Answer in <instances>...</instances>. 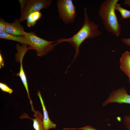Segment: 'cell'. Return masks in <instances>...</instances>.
Returning <instances> with one entry per match:
<instances>
[{
	"instance_id": "cell-15",
	"label": "cell",
	"mask_w": 130,
	"mask_h": 130,
	"mask_svg": "<svg viewBox=\"0 0 130 130\" xmlns=\"http://www.w3.org/2000/svg\"><path fill=\"white\" fill-rule=\"evenodd\" d=\"M0 88L3 91L7 92L10 94H11L13 92V90L12 89L5 84L2 83H0Z\"/></svg>"
},
{
	"instance_id": "cell-21",
	"label": "cell",
	"mask_w": 130,
	"mask_h": 130,
	"mask_svg": "<svg viewBox=\"0 0 130 130\" xmlns=\"http://www.w3.org/2000/svg\"><path fill=\"white\" fill-rule=\"evenodd\" d=\"M128 77H129V81L130 82V75H129L128 76Z\"/></svg>"
},
{
	"instance_id": "cell-14",
	"label": "cell",
	"mask_w": 130,
	"mask_h": 130,
	"mask_svg": "<svg viewBox=\"0 0 130 130\" xmlns=\"http://www.w3.org/2000/svg\"><path fill=\"white\" fill-rule=\"evenodd\" d=\"M115 10L118 11L120 13L122 19H126L130 18V11L122 7L120 4L117 3L115 7Z\"/></svg>"
},
{
	"instance_id": "cell-5",
	"label": "cell",
	"mask_w": 130,
	"mask_h": 130,
	"mask_svg": "<svg viewBox=\"0 0 130 130\" xmlns=\"http://www.w3.org/2000/svg\"><path fill=\"white\" fill-rule=\"evenodd\" d=\"M52 3L51 0H25L24 6L20 10L19 21L20 23L26 20L31 13L49 8Z\"/></svg>"
},
{
	"instance_id": "cell-1",
	"label": "cell",
	"mask_w": 130,
	"mask_h": 130,
	"mask_svg": "<svg viewBox=\"0 0 130 130\" xmlns=\"http://www.w3.org/2000/svg\"><path fill=\"white\" fill-rule=\"evenodd\" d=\"M84 10V23L82 27L78 32L69 38H60L57 40V45L62 42H67L71 44L75 50L74 58L68 68L78 55L79 47L84 41L87 38H93L98 36L101 33V32L98 29V25L95 24L89 19L87 14L86 8Z\"/></svg>"
},
{
	"instance_id": "cell-7",
	"label": "cell",
	"mask_w": 130,
	"mask_h": 130,
	"mask_svg": "<svg viewBox=\"0 0 130 130\" xmlns=\"http://www.w3.org/2000/svg\"><path fill=\"white\" fill-rule=\"evenodd\" d=\"M20 23L17 19L11 23L6 21V32L14 36H25L27 32L25 31L23 26Z\"/></svg>"
},
{
	"instance_id": "cell-10",
	"label": "cell",
	"mask_w": 130,
	"mask_h": 130,
	"mask_svg": "<svg viewBox=\"0 0 130 130\" xmlns=\"http://www.w3.org/2000/svg\"><path fill=\"white\" fill-rule=\"evenodd\" d=\"M120 67L121 70L128 76L130 75V52L126 51L120 58Z\"/></svg>"
},
{
	"instance_id": "cell-19",
	"label": "cell",
	"mask_w": 130,
	"mask_h": 130,
	"mask_svg": "<svg viewBox=\"0 0 130 130\" xmlns=\"http://www.w3.org/2000/svg\"><path fill=\"white\" fill-rule=\"evenodd\" d=\"M4 65V62L1 53H0V68L3 67Z\"/></svg>"
},
{
	"instance_id": "cell-4",
	"label": "cell",
	"mask_w": 130,
	"mask_h": 130,
	"mask_svg": "<svg viewBox=\"0 0 130 130\" xmlns=\"http://www.w3.org/2000/svg\"><path fill=\"white\" fill-rule=\"evenodd\" d=\"M56 3L59 17L64 23H73L77 16L76 7L73 1L58 0Z\"/></svg>"
},
{
	"instance_id": "cell-2",
	"label": "cell",
	"mask_w": 130,
	"mask_h": 130,
	"mask_svg": "<svg viewBox=\"0 0 130 130\" xmlns=\"http://www.w3.org/2000/svg\"><path fill=\"white\" fill-rule=\"evenodd\" d=\"M119 0H105L102 3L98 13L106 30L117 37L121 32V26L119 23L115 7Z\"/></svg>"
},
{
	"instance_id": "cell-8",
	"label": "cell",
	"mask_w": 130,
	"mask_h": 130,
	"mask_svg": "<svg viewBox=\"0 0 130 130\" xmlns=\"http://www.w3.org/2000/svg\"><path fill=\"white\" fill-rule=\"evenodd\" d=\"M25 54L24 53L20 52L17 53L15 54L16 61L20 63V70L19 72L17 74V75L20 77L26 91L30 102H31L32 101L30 97L26 75L23 70L22 65V60Z\"/></svg>"
},
{
	"instance_id": "cell-18",
	"label": "cell",
	"mask_w": 130,
	"mask_h": 130,
	"mask_svg": "<svg viewBox=\"0 0 130 130\" xmlns=\"http://www.w3.org/2000/svg\"><path fill=\"white\" fill-rule=\"evenodd\" d=\"M122 42L125 44L130 46V38L127 39L123 38L121 39Z\"/></svg>"
},
{
	"instance_id": "cell-13",
	"label": "cell",
	"mask_w": 130,
	"mask_h": 130,
	"mask_svg": "<svg viewBox=\"0 0 130 130\" xmlns=\"http://www.w3.org/2000/svg\"><path fill=\"white\" fill-rule=\"evenodd\" d=\"M42 13L40 11H37L31 13L28 16L26 20V24L28 27L34 26L36 22L42 17Z\"/></svg>"
},
{
	"instance_id": "cell-3",
	"label": "cell",
	"mask_w": 130,
	"mask_h": 130,
	"mask_svg": "<svg viewBox=\"0 0 130 130\" xmlns=\"http://www.w3.org/2000/svg\"><path fill=\"white\" fill-rule=\"evenodd\" d=\"M27 40L29 49H34L36 51V54L38 56L41 57L45 55L53 50L57 40L49 41L38 36L33 32H27L25 36Z\"/></svg>"
},
{
	"instance_id": "cell-11",
	"label": "cell",
	"mask_w": 130,
	"mask_h": 130,
	"mask_svg": "<svg viewBox=\"0 0 130 130\" xmlns=\"http://www.w3.org/2000/svg\"><path fill=\"white\" fill-rule=\"evenodd\" d=\"M34 114L33 115L34 118H31L24 114L22 116L23 118L31 119L33 121V127L35 130H44L43 127V117L41 113L38 110H35L33 111Z\"/></svg>"
},
{
	"instance_id": "cell-9",
	"label": "cell",
	"mask_w": 130,
	"mask_h": 130,
	"mask_svg": "<svg viewBox=\"0 0 130 130\" xmlns=\"http://www.w3.org/2000/svg\"><path fill=\"white\" fill-rule=\"evenodd\" d=\"M37 94L40 100L43 109L44 116L43 124L44 130H49L51 129L55 128L56 124L51 121L49 118L47 111L45 105L40 91H38Z\"/></svg>"
},
{
	"instance_id": "cell-16",
	"label": "cell",
	"mask_w": 130,
	"mask_h": 130,
	"mask_svg": "<svg viewBox=\"0 0 130 130\" xmlns=\"http://www.w3.org/2000/svg\"><path fill=\"white\" fill-rule=\"evenodd\" d=\"M65 130H97L94 128L92 127L91 126H87L82 127L79 128H67L64 129Z\"/></svg>"
},
{
	"instance_id": "cell-12",
	"label": "cell",
	"mask_w": 130,
	"mask_h": 130,
	"mask_svg": "<svg viewBox=\"0 0 130 130\" xmlns=\"http://www.w3.org/2000/svg\"><path fill=\"white\" fill-rule=\"evenodd\" d=\"M0 38L16 41L19 42L21 45H28L27 40L25 36H14L6 32H0Z\"/></svg>"
},
{
	"instance_id": "cell-6",
	"label": "cell",
	"mask_w": 130,
	"mask_h": 130,
	"mask_svg": "<svg viewBox=\"0 0 130 130\" xmlns=\"http://www.w3.org/2000/svg\"><path fill=\"white\" fill-rule=\"evenodd\" d=\"M112 103L130 104V95L128 93L124 87L114 90L110 94L109 97L104 102L102 105L104 106Z\"/></svg>"
},
{
	"instance_id": "cell-20",
	"label": "cell",
	"mask_w": 130,
	"mask_h": 130,
	"mask_svg": "<svg viewBox=\"0 0 130 130\" xmlns=\"http://www.w3.org/2000/svg\"><path fill=\"white\" fill-rule=\"evenodd\" d=\"M124 4L130 6V0H125L124 1Z\"/></svg>"
},
{
	"instance_id": "cell-17",
	"label": "cell",
	"mask_w": 130,
	"mask_h": 130,
	"mask_svg": "<svg viewBox=\"0 0 130 130\" xmlns=\"http://www.w3.org/2000/svg\"><path fill=\"white\" fill-rule=\"evenodd\" d=\"M6 22L4 19L0 18V32H6Z\"/></svg>"
}]
</instances>
